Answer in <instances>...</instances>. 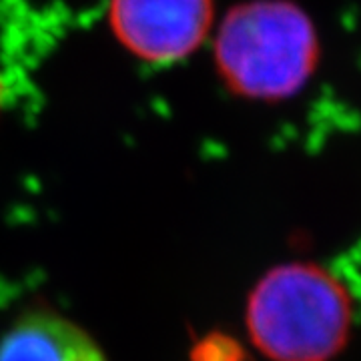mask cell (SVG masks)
I'll return each mask as SVG.
<instances>
[{
    "instance_id": "6da1fadb",
    "label": "cell",
    "mask_w": 361,
    "mask_h": 361,
    "mask_svg": "<svg viewBox=\"0 0 361 361\" xmlns=\"http://www.w3.org/2000/svg\"><path fill=\"white\" fill-rule=\"evenodd\" d=\"M353 297L317 263L271 267L247 297V336L269 361H334L353 329Z\"/></svg>"
},
{
    "instance_id": "7a4b0ae2",
    "label": "cell",
    "mask_w": 361,
    "mask_h": 361,
    "mask_svg": "<svg viewBox=\"0 0 361 361\" xmlns=\"http://www.w3.org/2000/svg\"><path fill=\"white\" fill-rule=\"evenodd\" d=\"M215 63L233 92L283 101L303 89L315 71L317 37L305 13L289 2H247L219 26Z\"/></svg>"
},
{
    "instance_id": "3957f363",
    "label": "cell",
    "mask_w": 361,
    "mask_h": 361,
    "mask_svg": "<svg viewBox=\"0 0 361 361\" xmlns=\"http://www.w3.org/2000/svg\"><path fill=\"white\" fill-rule=\"evenodd\" d=\"M109 25L139 61L171 65L205 42L213 26V0H111Z\"/></svg>"
},
{
    "instance_id": "277c9868",
    "label": "cell",
    "mask_w": 361,
    "mask_h": 361,
    "mask_svg": "<svg viewBox=\"0 0 361 361\" xmlns=\"http://www.w3.org/2000/svg\"><path fill=\"white\" fill-rule=\"evenodd\" d=\"M0 361H109L89 331L54 310H30L0 334Z\"/></svg>"
},
{
    "instance_id": "5b68a950",
    "label": "cell",
    "mask_w": 361,
    "mask_h": 361,
    "mask_svg": "<svg viewBox=\"0 0 361 361\" xmlns=\"http://www.w3.org/2000/svg\"><path fill=\"white\" fill-rule=\"evenodd\" d=\"M0 104H2V85H0Z\"/></svg>"
}]
</instances>
